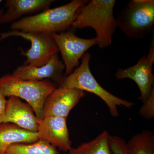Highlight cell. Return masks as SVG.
Segmentation results:
<instances>
[{
    "mask_svg": "<svg viewBox=\"0 0 154 154\" xmlns=\"http://www.w3.org/2000/svg\"><path fill=\"white\" fill-rule=\"evenodd\" d=\"M88 1L72 0L66 5L24 17L13 22L11 30L49 33L66 31L71 28L77 11Z\"/></svg>",
    "mask_w": 154,
    "mask_h": 154,
    "instance_id": "7a4b0ae2",
    "label": "cell"
},
{
    "mask_svg": "<svg viewBox=\"0 0 154 154\" xmlns=\"http://www.w3.org/2000/svg\"><path fill=\"white\" fill-rule=\"evenodd\" d=\"M39 140L37 132H32L9 122L0 124V154H5L12 145L30 143Z\"/></svg>",
    "mask_w": 154,
    "mask_h": 154,
    "instance_id": "5bb4252c",
    "label": "cell"
},
{
    "mask_svg": "<svg viewBox=\"0 0 154 154\" xmlns=\"http://www.w3.org/2000/svg\"><path fill=\"white\" fill-rule=\"evenodd\" d=\"M5 154H59V152L55 147L39 139L33 143L12 145Z\"/></svg>",
    "mask_w": 154,
    "mask_h": 154,
    "instance_id": "e0dca14e",
    "label": "cell"
},
{
    "mask_svg": "<svg viewBox=\"0 0 154 154\" xmlns=\"http://www.w3.org/2000/svg\"><path fill=\"white\" fill-rule=\"evenodd\" d=\"M56 88L54 84L46 80H23L12 74H7L0 78V90L3 95L6 98L16 96L25 100L39 120L42 119L45 102Z\"/></svg>",
    "mask_w": 154,
    "mask_h": 154,
    "instance_id": "277c9868",
    "label": "cell"
},
{
    "mask_svg": "<svg viewBox=\"0 0 154 154\" xmlns=\"http://www.w3.org/2000/svg\"><path fill=\"white\" fill-rule=\"evenodd\" d=\"M7 100L0 90V124L4 122Z\"/></svg>",
    "mask_w": 154,
    "mask_h": 154,
    "instance_id": "ffe728a7",
    "label": "cell"
},
{
    "mask_svg": "<svg viewBox=\"0 0 154 154\" xmlns=\"http://www.w3.org/2000/svg\"><path fill=\"white\" fill-rule=\"evenodd\" d=\"M2 2V1L0 0V4ZM4 14V12L3 10H1V11H0V24H2V18L3 14Z\"/></svg>",
    "mask_w": 154,
    "mask_h": 154,
    "instance_id": "44dd1931",
    "label": "cell"
},
{
    "mask_svg": "<svg viewBox=\"0 0 154 154\" xmlns=\"http://www.w3.org/2000/svg\"><path fill=\"white\" fill-rule=\"evenodd\" d=\"M115 19L117 27L128 38H143L154 29V1L131 0Z\"/></svg>",
    "mask_w": 154,
    "mask_h": 154,
    "instance_id": "5b68a950",
    "label": "cell"
},
{
    "mask_svg": "<svg viewBox=\"0 0 154 154\" xmlns=\"http://www.w3.org/2000/svg\"><path fill=\"white\" fill-rule=\"evenodd\" d=\"M13 36L21 37L30 42V48L25 51L21 49V54L27 58L24 65L42 66L59 52L51 33L11 30L0 34V41Z\"/></svg>",
    "mask_w": 154,
    "mask_h": 154,
    "instance_id": "8992f818",
    "label": "cell"
},
{
    "mask_svg": "<svg viewBox=\"0 0 154 154\" xmlns=\"http://www.w3.org/2000/svg\"><path fill=\"white\" fill-rule=\"evenodd\" d=\"M54 0H7V11L4 12L2 24L15 22L23 15L33 14L50 8Z\"/></svg>",
    "mask_w": 154,
    "mask_h": 154,
    "instance_id": "4fadbf2b",
    "label": "cell"
},
{
    "mask_svg": "<svg viewBox=\"0 0 154 154\" xmlns=\"http://www.w3.org/2000/svg\"><path fill=\"white\" fill-rule=\"evenodd\" d=\"M115 0L89 1L77 11L71 28L74 30L90 27L96 33L99 48L108 47L117 27L113 15Z\"/></svg>",
    "mask_w": 154,
    "mask_h": 154,
    "instance_id": "6da1fadb",
    "label": "cell"
},
{
    "mask_svg": "<svg viewBox=\"0 0 154 154\" xmlns=\"http://www.w3.org/2000/svg\"><path fill=\"white\" fill-rule=\"evenodd\" d=\"M110 147L111 154H128L127 142L119 137L110 136Z\"/></svg>",
    "mask_w": 154,
    "mask_h": 154,
    "instance_id": "d6986e66",
    "label": "cell"
},
{
    "mask_svg": "<svg viewBox=\"0 0 154 154\" xmlns=\"http://www.w3.org/2000/svg\"><path fill=\"white\" fill-rule=\"evenodd\" d=\"M67 118L57 116H47L39 121L37 131L39 139L45 141L65 152L72 149Z\"/></svg>",
    "mask_w": 154,
    "mask_h": 154,
    "instance_id": "30bf717a",
    "label": "cell"
},
{
    "mask_svg": "<svg viewBox=\"0 0 154 154\" xmlns=\"http://www.w3.org/2000/svg\"><path fill=\"white\" fill-rule=\"evenodd\" d=\"M110 136L109 133L105 131L93 140L72 148L69 154H111Z\"/></svg>",
    "mask_w": 154,
    "mask_h": 154,
    "instance_id": "9a60e30c",
    "label": "cell"
},
{
    "mask_svg": "<svg viewBox=\"0 0 154 154\" xmlns=\"http://www.w3.org/2000/svg\"><path fill=\"white\" fill-rule=\"evenodd\" d=\"M127 144L128 154H154V133L143 131L132 136Z\"/></svg>",
    "mask_w": 154,
    "mask_h": 154,
    "instance_id": "2e32d148",
    "label": "cell"
},
{
    "mask_svg": "<svg viewBox=\"0 0 154 154\" xmlns=\"http://www.w3.org/2000/svg\"><path fill=\"white\" fill-rule=\"evenodd\" d=\"M51 35L61 54L65 66V76L72 72L87 51L98 43L96 37L87 39L78 37L75 34V30L72 28Z\"/></svg>",
    "mask_w": 154,
    "mask_h": 154,
    "instance_id": "52a82bcc",
    "label": "cell"
},
{
    "mask_svg": "<svg viewBox=\"0 0 154 154\" xmlns=\"http://www.w3.org/2000/svg\"><path fill=\"white\" fill-rule=\"evenodd\" d=\"M91 57V54L86 52L82 57L80 66L71 74L65 76L59 87L78 89L96 95L105 102L111 115L117 117L119 116L118 106L130 109L134 104L114 96L99 85L90 69L89 63Z\"/></svg>",
    "mask_w": 154,
    "mask_h": 154,
    "instance_id": "3957f363",
    "label": "cell"
},
{
    "mask_svg": "<svg viewBox=\"0 0 154 154\" xmlns=\"http://www.w3.org/2000/svg\"><path fill=\"white\" fill-rule=\"evenodd\" d=\"M40 120L31 106L20 98L11 96L7 100L4 122L13 123L28 131L37 132Z\"/></svg>",
    "mask_w": 154,
    "mask_h": 154,
    "instance_id": "7c38bea8",
    "label": "cell"
},
{
    "mask_svg": "<svg viewBox=\"0 0 154 154\" xmlns=\"http://www.w3.org/2000/svg\"><path fill=\"white\" fill-rule=\"evenodd\" d=\"M154 63V42L153 39L148 54L142 57L133 66L127 69L119 68L115 77L118 79H129L134 81L140 92L139 99L143 103L149 96L154 88L152 73Z\"/></svg>",
    "mask_w": 154,
    "mask_h": 154,
    "instance_id": "ba28073f",
    "label": "cell"
},
{
    "mask_svg": "<svg viewBox=\"0 0 154 154\" xmlns=\"http://www.w3.org/2000/svg\"><path fill=\"white\" fill-rule=\"evenodd\" d=\"M65 66L60 60L58 53L55 54L47 63L41 66L23 65L18 66L12 75L20 79L27 81L51 80L59 86L65 76L63 73Z\"/></svg>",
    "mask_w": 154,
    "mask_h": 154,
    "instance_id": "8fae6325",
    "label": "cell"
},
{
    "mask_svg": "<svg viewBox=\"0 0 154 154\" xmlns=\"http://www.w3.org/2000/svg\"><path fill=\"white\" fill-rule=\"evenodd\" d=\"M140 107V114L142 117L146 119H152L154 117V87L149 96L143 102Z\"/></svg>",
    "mask_w": 154,
    "mask_h": 154,
    "instance_id": "ac0fdd59",
    "label": "cell"
},
{
    "mask_svg": "<svg viewBox=\"0 0 154 154\" xmlns=\"http://www.w3.org/2000/svg\"><path fill=\"white\" fill-rule=\"evenodd\" d=\"M85 96L81 90L59 87L48 97L42 110V118L57 116L67 118L71 110Z\"/></svg>",
    "mask_w": 154,
    "mask_h": 154,
    "instance_id": "9c48e42d",
    "label": "cell"
}]
</instances>
